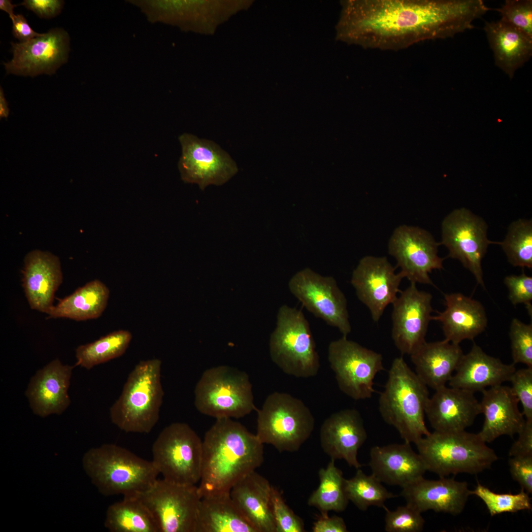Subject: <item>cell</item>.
I'll return each instance as SVG.
<instances>
[{
  "label": "cell",
  "mask_w": 532,
  "mask_h": 532,
  "mask_svg": "<svg viewBox=\"0 0 532 532\" xmlns=\"http://www.w3.org/2000/svg\"><path fill=\"white\" fill-rule=\"evenodd\" d=\"M336 38L366 49L399 50L474 28L482 0H345Z\"/></svg>",
  "instance_id": "1"
},
{
  "label": "cell",
  "mask_w": 532,
  "mask_h": 532,
  "mask_svg": "<svg viewBox=\"0 0 532 532\" xmlns=\"http://www.w3.org/2000/svg\"><path fill=\"white\" fill-rule=\"evenodd\" d=\"M11 20L13 23L12 33L20 42L27 41L41 34L31 28L25 17L22 14L15 15Z\"/></svg>",
  "instance_id": "50"
},
{
  "label": "cell",
  "mask_w": 532,
  "mask_h": 532,
  "mask_svg": "<svg viewBox=\"0 0 532 532\" xmlns=\"http://www.w3.org/2000/svg\"><path fill=\"white\" fill-rule=\"evenodd\" d=\"M291 293L314 316L338 328L347 337L351 328L346 299L335 279L309 268L296 273L289 282Z\"/></svg>",
  "instance_id": "14"
},
{
  "label": "cell",
  "mask_w": 532,
  "mask_h": 532,
  "mask_svg": "<svg viewBox=\"0 0 532 532\" xmlns=\"http://www.w3.org/2000/svg\"><path fill=\"white\" fill-rule=\"evenodd\" d=\"M69 40L66 32L55 28L27 41L11 43L13 58L4 63L6 73L31 77L54 74L67 61Z\"/></svg>",
  "instance_id": "17"
},
{
  "label": "cell",
  "mask_w": 532,
  "mask_h": 532,
  "mask_svg": "<svg viewBox=\"0 0 532 532\" xmlns=\"http://www.w3.org/2000/svg\"><path fill=\"white\" fill-rule=\"evenodd\" d=\"M427 387L402 357L394 360L379 398V410L405 442L416 444L430 433L425 422L430 399Z\"/></svg>",
  "instance_id": "3"
},
{
  "label": "cell",
  "mask_w": 532,
  "mask_h": 532,
  "mask_svg": "<svg viewBox=\"0 0 532 532\" xmlns=\"http://www.w3.org/2000/svg\"><path fill=\"white\" fill-rule=\"evenodd\" d=\"M518 434V439L512 445L509 456H532V420H526L523 428Z\"/></svg>",
  "instance_id": "48"
},
{
  "label": "cell",
  "mask_w": 532,
  "mask_h": 532,
  "mask_svg": "<svg viewBox=\"0 0 532 532\" xmlns=\"http://www.w3.org/2000/svg\"><path fill=\"white\" fill-rule=\"evenodd\" d=\"M272 361L285 373L297 377L315 376L319 357L309 323L300 310L283 305L269 342Z\"/></svg>",
  "instance_id": "8"
},
{
  "label": "cell",
  "mask_w": 532,
  "mask_h": 532,
  "mask_svg": "<svg viewBox=\"0 0 532 532\" xmlns=\"http://www.w3.org/2000/svg\"><path fill=\"white\" fill-rule=\"evenodd\" d=\"M314 418L300 399L285 393L274 392L258 410L256 435L263 444L279 452L299 450L311 435Z\"/></svg>",
  "instance_id": "7"
},
{
  "label": "cell",
  "mask_w": 532,
  "mask_h": 532,
  "mask_svg": "<svg viewBox=\"0 0 532 532\" xmlns=\"http://www.w3.org/2000/svg\"><path fill=\"white\" fill-rule=\"evenodd\" d=\"M182 154L178 166L182 179L203 190L210 185H222L237 172L236 163L213 141L184 133L179 136Z\"/></svg>",
  "instance_id": "15"
},
{
  "label": "cell",
  "mask_w": 532,
  "mask_h": 532,
  "mask_svg": "<svg viewBox=\"0 0 532 532\" xmlns=\"http://www.w3.org/2000/svg\"><path fill=\"white\" fill-rule=\"evenodd\" d=\"M270 505L276 532L305 531L302 520L286 504L280 491L273 486L270 494Z\"/></svg>",
  "instance_id": "42"
},
{
  "label": "cell",
  "mask_w": 532,
  "mask_h": 532,
  "mask_svg": "<svg viewBox=\"0 0 532 532\" xmlns=\"http://www.w3.org/2000/svg\"><path fill=\"white\" fill-rule=\"evenodd\" d=\"M355 475L345 480V490L349 501L360 510L375 506L384 508L385 502L398 495L389 492L374 475H368L360 468Z\"/></svg>",
  "instance_id": "37"
},
{
  "label": "cell",
  "mask_w": 532,
  "mask_h": 532,
  "mask_svg": "<svg viewBox=\"0 0 532 532\" xmlns=\"http://www.w3.org/2000/svg\"><path fill=\"white\" fill-rule=\"evenodd\" d=\"M395 269L386 257L367 256L360 261L353 272L351 284L374 322L379 321L386 307L393 303L400 292L399 286L404 277L400 272L395 273Z\"/></svg>",
  "instance_id": "19"
},
{
  "label": "cell",
  "mask_w": 532,
  "mask_h": 532,
  "mask_svg": "<svg viewBox=\"0 0 532 532\" xmlns=\"http://www.w3.org/2000/svg\"><path fill=\"white\" fill-rule=\"evenodd\" d=\"M152 453V461L163 479L189 485L200 482L202 440L188 424L176 422L165 428L153 443Z\"/></svg>",
  "instance_id": "10"
},
{
  "label": "cell",
  "mask_w": 532,
  "mask_h": 532,
  "mask_svg": "<svg viewBox=\"0 0 532 532\" xmlns=\"http://www.w3.org/2000/svg\"><path fill=\"white\" fill-rule=\"evenodd\" d=\"M73 367L56 359L32 377L25 395L35 414L42 417L60 415L67 408L70 402L67 391Z\"/></svg>",
  "instance_id": "22"
},
{
  "label": "cell",
  "mask_w": 532,
  "mask_h": 532,
  "mask_svg": "<svg viewBox=\"0 0 532 532\" xmlns=\"http://www.w3.org/2000/svg\"><path fill=\"white\" fill-rule=\"evenodd\" d=\"M132 339L131 333L126 330L112 332L98 340L79 346L76 349L75 366L87 369L118 358L124 354Z\"/></svg>",
  "instance_id": "36"
},
{
  "label": "cell",
  "mask_w": 532,
  "mask_h": 532,
  "mask_svg": "<svg viewBox=\"0 0 532 532\" xmlns=\"http://www.w3.org/2000/svg\"><path fill=\"white\" fill-rule=\"evenodd\" d=\"M515 370L513 363L504 364L499 359L486 354L474 343L471 350L463 355L449 385L473 393L482 392L488 387L509 381Z\"/></svg>",
  "instance_id": "27"
},
{
  "label": "cell",
  "mask_w": 532,
  "mask_h": 532,
  "mask_svg": "<svg viewBox=\"0 0 532 532\" xmlns=\"http://www.w3.org/2000/svg\"><path fill=\"white\" fill-rule=\"evenodd\" d=\"M504 284L509 291L508 298L513 305L523 303L532 315V277L523 272L520 275L505 277Z\"/></svg>",
  "instance_id": "45"
},
{
  "label": "cell",
  "mask_w": 532,
  "mask_h": 532,
  "mask_svg": "<svg viewBox=\"0 0 532 532\" xmlns=\"http://www.w3.org/2000/svg\"><path fill=\"white\" fill-rule=\"evenodd\" d=\"M463 355L459 344L444 339L425 341L410 357L418 376L436 390L446 386Z\"/></svg>",
  "instance_id": "31"
},
{
  "label": "cell",
  "mask_w": 532,
  "mask_h": 532,
  "mask_svg": "<svg viewBox=\"0 0 532 532\" xmlns=\"http://www.w3.org/2000/svg\"><path fill=\"white\" fill-rule=\"evenodd\" d=\"M471 491L467 482L454 478L424 477L402 488L400 495L406 504L422 513L432 510L456 515L464 510Z\"/></svg>",
  "instance_id": "21"
},
{
  "label": "cell",
  "mask_w": 532,
  "mask_h": 532,
  "mask_svg": "<svg viewBox=\"0 0 532 532\" xmlns=\"http://www.w3.org/2000/svg\"><path fill=\"white\" fill-rule=\"evenodd\" d=\"M22 273V286L31 308L47 314L63 281L59 258L48 252L32 251L25 256Z\"/></svg>",
  "instance_id": "24"
},
{
  "label": "cell",
  "mask_w": 532,
  "mask_h": 532,
  "mask_svg": "<svg viewBox=\"0 0 532 532\" xmlns=\"http://www.w3.org/2000/svg\"><path fill=\"white\" fill-rule=\"evenodd\" d=\"M500 20L521 30L532 37V0H506L496 9Z\"/></svg>",
  "instance_id": "43"
},
{
  "label": "cell",
  "mask_w": 532,
  "mask_h": 532,
  "mask_svg": "<svg viewBox=\"0 0 532 532\" xmlns=\"http://www.w3.org/2000/svg\"><path fill=\"white\" fill-rule=\"evenodd\" d=\"M64 1L59 0H25L20 5L33 11L42 18H51L59 14Z\"/></svg>",
  "instance_id": "47"
},
{
  "label": "cell",
  "mask_w": 532,
  "mask_h": 532,
  "mask_svg": "<svg viewBox=\"0 0 532 532\" xmlns=\"http://www.w3.org/2000/svg\"><path fill=\"white\" fill-rule=\"evenodd\" d=\"M320 437L324 452L332 459L344 460L350 466L361 467L358 452L367 433L357 410L347 409L332 414L323 423Z\"/></svg>",
  "instance_id": "20"
},
{
  "label": "cell",
  "mask_w": 532,
  "mask_h": 532,
  "mask_svg": "<svg viewBox=\"0 0 532 532\" xmlns=\"http://www.w3.org/2000/svg\"><path fill=\"white\" fill-rule=\"evenodd\" d=\"M486 443L478 433L465 430L434 431L415 444L427 471L442 477L459 473L475 474L490 468L498 457Z\"/></svg>",
  "instance_id": "6"
},
{
  "label": "cell",
  "mask_w": 532,
  "mask_h": 532,
  "mask_svg": "<svg viewBox=\"0 0 532 532\" xmlns=\"http://www.w3.org/2000/svg\"><path fill=\"white\" fill-rule=\"evenodd\" d=\"M264 444L231 418L216 419L202 440L200 498L230 493L239 480L264 460Z\"/></svg>",
  "instance_id": "2"
},
{
  "label": "cell",
  "mask_w": 532,
  "mask_h": 532,
  "mask_svg": "<svg viewBox=\"0 0 532 532\" xmlns=\"http://www.w3.org/2000/svg\"><path fill=\"white\" fill-rule=\"evenodd\" d=\"M320 483L318 487L311 494L307 504L317 508L321 516H328V512H342L349 502L345 490V480L342 471L332 459L326 468L318 471Z\"/></svg>",
  "instance_id": "35"
},
{
  "label": "cell",
  "mask_w": 532,
  "mask_h": 532,
  "mask_svg": "<svg viewBox=\"0 0 532 532\" xmlns=\"http://www.w3.org/2000/svg\"><path fill=\"white\" fill-rule=\"evenodd\" d=\"M444 297L445 309L432 320L442 324L445 339L459 344L465 339L473 340L485 330L487 318L480 302L458 293Z\"/></svg>",
  "instance_id": "29"
},
{
  "label": "cell",
  "mask_w": 532,
  "mask_h": 532,
  "mask_svg": "<svg viewBox=\"0 0 532 532\" xmlns=\"http://www.w3.org/2000/svg\"><path fill=\"white\" fill-rule=\"evenodd\" d=\"M480 413L473 393L446 386L435 390L425 410L432 428L441 432L465 431Z\"/></svg>",
  "instance_id": "23"
},
{
  "label": "cell",
  "mask_w": 532,
  "mask_h": 532,
  "mask_svg": "<svg viewBox=\"0 0 532 532\" xmlns=\"http://www.w3.org/2000/svg\"><path fill=\"white\" fill-rule=\"evenodd\" d=\"M484 30L495 65L512 78L532 56V37L501 20L485 22Z\"/></svg>",
  "instance_id": "30"
},
{
  "label": "cell",
  "mask_w": 532,
  "mask_h": 532,
  "mask_svg": "<svg viewBox=\"0 0 532 532\" xmlns=\"http://www.w3.org/2000/svg\"><path fill=\"white\" fill-rule=\"evenodd\" d=\"M501 246L509 262L513 266L532 267V221L519 219L512 223Z\"/></svg>",
  "instance_id": "38"
},
{
  "label": "cell",
  "mask_w": 532,
  "mask_h": 532,
  "mask_svg": "<svg viewBox=\"0 0 532 532\" xmlns=\"http://www.w3.org/2000/svg\"><path fill=\"white\" fill-rule=\"evenodd\" d=\"M385 531L387 532H420L423 529L425 520L419 512L406 504L390 510L386 506Z\"/></svg>",
  "instance_id": "40"
},
{
  "label": "cell",
  "mask_w": 532,
  "mask_h": 532,
  "mask_svg": "<svg viewBox=\"0 0 532 532\" xmlns=\"http://www.w3.org/2000/svg\"><path fill=\"white\" fill-rule=\"evenodd\" d=\"M17 5L13 4L10 0H0V9L7 13L11 19H12L15 15L13 12V9Z\"/></svg>",
  "instance_id": "52"
},
{
  "label": "cell",
  "mask_w": 532,
  "mask_h": 532,
  "mask_svg": "<svg viewBox=\"0 0 532 532\" xmlns=\"http://www.w3.org/2000/svg\"><path fill=\"white\" fill-rule=\"evenodd\" d=\"M109 293V289L102 282L92 280L53 305L47 315L49 318L77 321L98 318L106 307Z\"/></svg>",
  "instance_id": "33"
},
{
  "label": "cell",
  "mask_w": 532,
  "mask_h": 532,
  "mask_svg": "<svg viewBox=\"0 0 532 532\" xmlns=\"http://www.w3.org/2000/svg\"><path fill=\"white\" fill-rule=\"evenodd\" d=\"M134 496L150 511L159 532H196L201 499L196 485L157 479Z\"/></svg>",
  "instance_id": "11"
},
{
  "label": "cell",
  "mask_w": 532,
  "mask_h": 532,
  "mask_svg": "<svg viewBox=\"0 0 532 532\" xmlns=\"http://www.w3.org/2000/svg\"><path fill=\"white\" fill-rule=\"evenodd\" d=\"M82 466L92 484L105 496H135L148 489L159 474L152 461L114 444L88 450Z\"/></svg>",
  "instance_id": "4"
},
{
  "label": "cell",
  "mask_w": 532,
  "mask_h": 532,
  "mask_svg": "<svg viewBox=\"0 0 532 532\" xmlns=\"http://www.w3.org/2000/svg\"><path fill=\"white\" fill-rule=\"evenodd\" d=\"M509 381L513 392L521 402L526 420H532V367L515 370Z\"/></svg>",
  "instance_id": "44"
},
{
  "label": "cell",
  "mask_w": 532,
  "mask_h": 532,
  "mask_svg": "<svg viewBox=\"0 0 532 532\" xmlns=\"http://www.w3.org/2000/svg\"><path fill=\"white\" fill-rule=\"evenodd\" d=\"M471 493L484 502L492 516L503 513L532 509L531 498L523 489L516 494H499L478 483Z\"/></svg>",
  "instance_id": "39"
},
{
  "label": "cell",
  "mask_w": 532,
  "mask_h": 532,
  "mask_svg": "<svg viewBox=\"0 0 532 532\" xmlns=\"http://www.w3.org/2000/svg\"><path fill=\"white\" fill-rule=\"evenodd\" d=\"M481 392L480 404L484 421L478 433L481 438L489 443L501 435L512 436L518 434L523 428L526 419L519 411V400L511 387L501 384Z\"/></svg>",
  "instance_id": "26"
},
{
  "label": "cell",
  "mask_w": 532,
  "mask_h": 532,
  "mask_svg": "<svg viewBox=\"0 0 532 532\" xmlns=\"http://www.w3.org/2000/svg\"><path fill=\"white\" fill-rule=\"evenodd\" d=\"M439 245L430 233L421 228L402 225L396 228L389 243V253L397 261L400 272L411 283L433 285L429 273L443 268L437 255Z\"/></svg>",
  "instance_id": "16"
},
{
  "label": "cell",
  "mask_w": 532,
  "mask_h": 532,
  "mask_svg": "<svg viewBox=\"0 0 532 532\" xmlns=\"http://www.w3.org/2000/svg\"><path fill=\"white\" fill-rule=\"evenodd\" d=\"M313 532H347L345 523L341 517L334 515L332 517L321 516L314 523Z\"/></svg>",
  "instance_id": "49"
},
{
  "label": "cell",
  "mask_w": 532,
  "mask_h": 532,
  "mask_svg": "<svg viewBox=\"0 0 532 532\" xmlns=\"http://www.w3.org/2000/svg\"><path fill=\"white\" fill-rule=\"evenodd\" d=\"M509 337L513 363H522L532 367V324H526L513 319Z\"/></svg>",
  "instance_id": "41"
},
{
  "label": "cell",
  "mask_w": 532,
  "mask_h": 532,
  "mask_svg": "<svg viewBox=\"0 0 532 532\" xmlns=\"http://www.w3.org/2000/svg\"><path fill=\"white\" fill-rule=\"evenodd\" d=\"M104 524L111 532H159L150 511L134 496L109 505Z\"/></svg>",
  "instance_id": "34"
},
{
  "label": "cell",
  "mask_w": 532,
  "mask_h": 532,
  "mask_svg": "<svg viewBox=\"0 0 532 532\" xmlns=\"http://www.w3.org/2000/svg\"><path fill=\"white\" fill-rule=\"evenodd\" d=\"M328 360L342 392L355 400L372 396L373 380L384 369L380 354L343 336L330 343Z\"/></svg>",
  "instance_id": "12"
},
{
  "label": "cell",
  "mask_w": 532,
  "mask_h": 532,
  "mask_svg": "<svg viewBox=\"0 0 532 532\" xmlns=\"http://www.w3.org/2000/svg\"><path fill=\"white\" fill-rule=\"evenodd\" d=\"M441 244L449 251L448 257L459 260L484 287L482 260L488 245L497 243L487 238V225L469 210H453L443 220Z\"/></svg>",
  "instance_id": "13"
},
{
  "label": "cell",
  "mask_w": 532,
  "mask_h": 532,
  "mask_svg": "<svg viewBox=\"0 0 532 532\" xmlns=\"http://www.w3.org/2000/svg\"><path fill=\"white\" fill-rule=\"evenodd\" d=\"M393 302L392 337L402 354L411 355L426 341L431 315L432 296L410 285Z\"/></svg>",
  "instance_id": "18"
},
{
  "label": "cell",
  "mask_w": 532,
  "mask_h": 532,
  "mask_svg": "<svg viewBox=\"0 0 532 532\" xmlns=\"http://www.w3.org/2000/svg\"><path fill=\"white\" fill-rule=\"evenodd\" d=\"M369 466L382 483L402 488L423 477L427 471L420 455L405 442L372 447Z\"/></svg>",
  "instance_id": "25"
},
{
  "label": "cell",
  "mask_w": 532,
  "mask_h": 532,
  "mask_svg": "<svg viewBox=\"0 0 532 532\" xmlns=\"http://www.w3.org/2000/svg\"><path fill=\"white\" fill-rule=\"evenodd\" d=\"M9 110L8 107L7 102L5 99L3 91L2 88L0 89V117L7 118L9 115Z\"/></svg>",
  "instance_id": "51"
},
{
  "label": "cell",
  "mask_w": 532,
  "mask_h": 532,
  "mask_svg": "<svg viewBox=\"0 0 532 532\" xmlns=\"http://www.w3.org/2000/svg\"><path fill=\"white\" fill-rule=\"evenodd\" d=\"M196 532H257L234 504L230 493L201 498Z\"/></svg>",
  "instance_id": "32"
},
{
  "label": "cell",
  "mask_w": 532,
  "mask_h": 532,
  "mask_svg": "<svg viewBox=\"0 0 532 532\" xmlns=\"http://www.w3.org/2000/svg\"><path fill=\"white\" fill-rule=\"evenodd\" d=\"M161 361H141L130 373L122 392L110 409L111 420L127 432H150L158 422L164 392Z\"/></svg>",
  "instance_id": "5"
},
{
  "label": "cell",
  "mask_w": 532,
  "mask_h": 532,
  "mask_svg": "<svg viewBox=\"0 0 532 532\" xmlns=\"http://www.w3.org/2000/svg\"><path fill=\"white\" fill-rule=\"evenodd\" d=\"M194 393L198 410L216 419L241 418L257 410L248 375L229 366L204 371Z\"/></svg>",
  "instance_id": "9"
},
{
  "label": "cell",
  "mask_w": 532,
  "mask_h": 532,
  "mask_svg": "<svg viewBox=\"0 0 532 532\" xmlns=\"http://www.w3.org/2000/svg\"><path fill=\"white\" fill-rule=\"evenodd\" d=\"M271 487L255 470L237 482L230 492L237 509L257 532H276L270 505Z\"/></svg>",
  "instance_id": "28"
},
{
  "label": "cell",
  "mask_w": 532,
  "mask_h": 532,
  "mask_svg": "<svg viewBox=\"0 0 532 532\" xmlns=\"http://www.w3.org/2000/svg\"><path fill=\"white\" fill-rule=\"evenodd\" d=\"M511 475L528 494L532 493V456L511 457L509 460Z\"/></svg>",
  "instance_id": "46"
}]
</instances>
